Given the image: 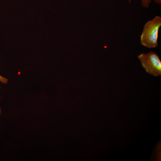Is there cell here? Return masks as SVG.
I'll use <instances>...</instances> for the list:
<instances>
[{
    "label": "cell",
    "mask_w": 161,
    "mask_h": 161,
    "mask_svg": "<svg viewBox=\"0 0 161 161\" xmlns=\"http://www.w3.org/2000/svg\"><path fill=\"white\" fill-rule=\"evenodd\" d=\"M137 57L147 73L155 77L161 75V61L156 53L151 51L142 53Z\"/></svg>",
    "instance_id": "2"
},
{
    "label": "cell",
    "mask_w": 161,
    "mask_h": 161,
    "mask_svg": "<svg viewBox=\"0 0 161 161\" xmlns=\"http://www.w3.org/2000/svg\"><path fill=\"white\" fill-rule=\"evenodd\" d=\"M8 80L6 78L0 75V82L3 84H6L7 83Z\"/></svg>",
    "instance_id": "4"
},
{
    "label": "cell",
    "mask_w": 161,
    "mask_h": 161,
    "mask_svg": "<svg viewBox=\"0 0 161 161\" xmlns=\"http://www.w3.org/2000/svg\"><path fill=\"white\" fill-rule=\"evenodd\" d=\"M1 109L0 108V116L1 113Z\"/></svg>",
    "instance_id": "6"
},
{
    "label": "cell",
    "mask_w": 161,
    "mask_h": 161,
    "mask_svg": "<svg viewBox=\"0 0 161 161\" xmlns=\"http://www.w3.org/2000/svg\"><path fill=\"white\" fill-rule=\"evenodd\" d=\"M161 26V17L156 16L145 24L140 36V44L150 49L158 46L159 30Z\"/></svg>",
    "instance_id": "1"
},
{
    "label": "cell",
    "mask_w": 161,
    "mask_h": 161,
    "mask_svg": "<svg viewBox=\"0 0 161 161\" xmlns=\"http://www.w3.org/2000/svg\"><path fill=\"white\" fill-rule=\"evenodd\" d=\"M128 0L129 3H130L131 2V0Z\"/></svg>",
    "instance_id": "7"
},
{
    "label": "cell",
    "mask_w": 161,
    "mask_h": 161,
    "mask_svg": "<svg viewBox=\"0 0 161 161\" xmlns=\"http://www.w3.org/2000/svg\"><path fill=\"white\" fill-rule=\"evenodd\" d=\"M153 1L156 3L158 4H161V0H153Z\"/></svg>",
    "instance_id": "5"
},
{
    "label": "cell",
    "mask_w": 161,
    "mask_h": 161,
    "mask_svg": "<svg viewBox=\"0 0 161 161\" xmlns=\"http://www.w3.org/2000/svg\"><path fill=\"white\" fill-rule=\"evenodd\" d=\"M141 4L142 7L147 8L151 3V0H141Z\"/></svg>",
    "instance_id": "3"
}]
</instances>
